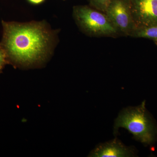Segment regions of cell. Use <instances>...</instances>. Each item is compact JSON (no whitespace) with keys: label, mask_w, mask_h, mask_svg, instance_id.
Listing matches in <instances>:
<instances>
[{"label":"cell","mask_w":157,"mask_h":157,"mask_svg":"<svg viewBox=\"0 0 157 157\" xmlns=\"http://www.w3.org/2000/svg\"><path fill=\"white\" fill-rule=\"evenodd\" d=\"M2 45L7 58L29 67L42 63L51 53L54 35L44 22H2Z\"/></svg>","instance_id":"obj_1"},{"label":"cell","mask_w":157,"mask_h":157,"mask_svg":"<svg viewBox=\"0 0 157 157\" xmlns=\"http://www.w3.org/2000/svg\"><path fill=\"white\" fill-rule=\"evenodd\" d=\"M120 128L132 133L136 140L145 145H151L157 137V127L145 107V101L136 107L124 109L116 119L114 134Z\"/></svg>","instance_id":"obj_2"},{"label":"cell","mask_w":157,"mask_h":157,"mask_svg":"<svg viewBox=\"0 0 157 157\" xmlns=\"http://www.w3.org/2000/svg\"><path fill=\"white\" fill-rule=\"evenodd\" d=\"M73 16L79 29L90 36L116 37L119 34L105 13L97 9L74 6Z\"/></svg>","instance_id":"obj_3"},{"label":"cell","mask_w":157,"mask_h":157,"mask_svg":"<svg viewBox=\"0 0 157 157\" xmlns=\"http://www.w3.org/2000/svg\"><path fill=\"white\" fill-rule=\"evenodd\" d=\"M105 13L119 34L131 36L136 29L130 0H111Z\"/></svg>","instance_id":"obj_4"},{"label":"cell","mask_w":157,"mask_h":157,"mask_svg":"<svg viewBox=\"0 0 157 157\" xmlns=\"http://www.w3.org/2000/svg\"><path fill=\"white\" fill-rule=\"evenodd\" d=\"M136 28L157 25V0H130Z\"/></svg>","instance_id":"obj_5"},{"label":"cell","mask_w":157,"mask_h":157,"mask_svg":"<svg viewBox=\"0 0 157 157\" xmlns=\"http://www.w3.org/2000/svg\"><path fill=\"white\" fill-rule=\"evenodd\" d=\"M133 149L124 145L119 140L114 139L98 145L90 156L94 157H131L134 155Z\"/></svg>","instance_id":"obj_6"},{"label":"cell","mask_w":157,"mask_h":157,"mask_svg":"<svg viewBox=\"0 0 157 157\" xmlns=\"http://www.w3.org/2000/svg\"><path fill=\"white\" fill-rule=\"evenodd\" d=\"M131 36L151 39L154 42L157 41V25L135 29Z\"/></svg>","instance_id":"obj_7"},{"label":"cell","mask_w":157,"mask_h":157,"mask_svg":"<svg viewBox=\"0 0 157 157\" xmlns=\"http://www.w3.org/2000/svg\"><path fill=\"white\" fill-rule=\"evenodd\" d=\"M88 1L93 8L105 13L111 0H88Z\"/></svg>","instance_id":"obj_8"},{"label":"cell","mask_w":157,"mask_h":157,"mask_svg":"<svg viewBox=\"0 0 157 157\" xmlns=\"http://www.w3.org/2000/svg\"><path fill=\"white\" fill-rule=\"evenodd\" d=\"M7 54L2 45L0 44V72L4 67L7 61Z\"/></svg>","instance_id":"obj_9"},{"label":"cell","mask_w":157,"mask_h":157,"mask_svg":"<svg viewBox=\"0 0 157 157\" xmlns=\"http://www.w3.org/2000/svg\"><path fill=\"white\" fill-rule=\"evenodd\" d=\"M29 1L34 4H39L42 2L44 0H29Z\"/></svg>","instance_id":"obj_10"},{"label":"cell","mask_w":157,"mask_h":157,"mask_svg":"<svg viewBox=\"0 0 157 157\" xmlns=\"http://www.w3.org/2000/svg\"><path fill=\"white\" fill-rule=\"evenodd\" d=\"M155 44H156L157 45V41H155Z\"/></svg>","instance_id":"obj_11"}]
</instances>
